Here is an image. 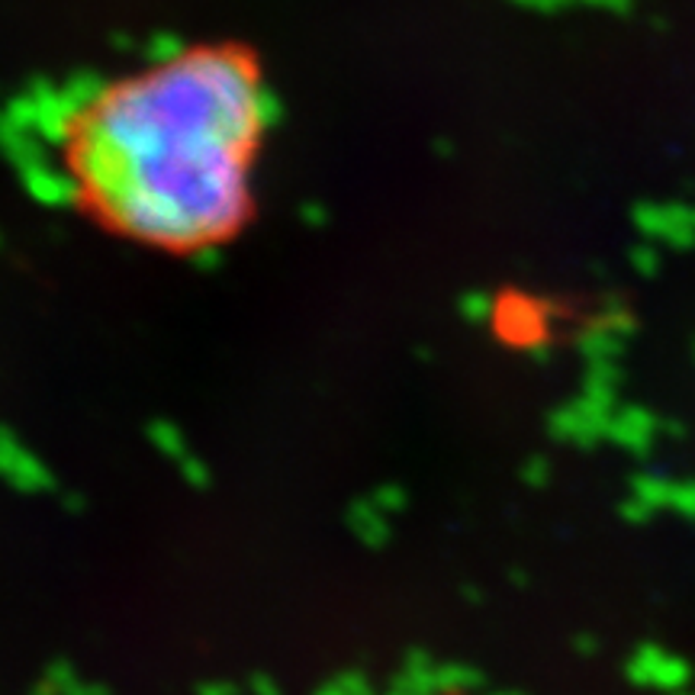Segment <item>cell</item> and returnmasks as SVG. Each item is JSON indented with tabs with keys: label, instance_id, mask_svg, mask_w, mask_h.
Masks as SVG:
<instances>
[{
	"label": "cell",
	"instance_id": "cell-1",
	"mask_svg": "<svg viewBox=\"0 0 695 695\" xmlns=\"http://www.w3.org/2000/svg\"><path fill=\"white\" fill-rule=\"evenodd\" d=\"M261 94L235 52H194L110 90L74 136L84 194L145 242L209 245L245 216Z\"/></svg>",
	"mask_w": 695,
	"mask_h": 695
},
{
	"label": "cell",
	"instance_id": "cell-2",
	"mask_svg": "<svg viewBox=\"0 0 695 695\" xmlns=\"http://www.w3.org/2000/svg\"><path fill=\"white\" fill-rule=\"evenodd\" d=\"M26 94L33 97V110H36V136L46 145H62L77 136L81 117L74 113L62 87H52L49 81H33Z\"/></svg>",
	"mask_w": 695,
	"mask_h": 695
},
{
	"label": "cell",
	"instance_id": "cell-3",
	"mask_svg": "<svg viewBox=\"0 0 695 695\" xmlns=\"http://www.w3.org/2000/svg\"><path fill=\"white\" fill-rule=\"evenodd\" d=\"M20 181L26 187V194L42 204V207L52 209H65L74 207L84 194V184L77 181V174H69V171H59L52 168L49 161H39L26 171H20Z\"/></svg>",
	"mask_w": 695,
	"mask_h": 695
},
{
	"label": "cell",
	"instance_id": "cell-4",
	"mask_svg": "<svg viewBox=\"0 0 695 695\" xmlns=\"http://www.w3.org/2000/svg\"><path fill=\"white\" fill-rule=\"evenodd\" d=\"M46 142L39 139L36 133H26V130H16L13 123H7L3 117H0V155L7 158V161H13L20 171H26V168H33V164H39V161H46Z\"/></svg>",
	"mask_w": 695,
	"mask_h": 695
},
{
	"label": "cell",
	"instance_id": "cell-5",
	"mask_svg": "<svg viewBox=\"0 0 695 695\" xmlns=\"http://www.w3.org/2000/svg\"><path fill=\"white\" fill-rule=\"evenodd\" d=\"M65 97L71 100V107H74V113L81 117V123L110 97V87H107V81L100 77V74H94V71H81V74H71L69 81H65Z\"/></svg>",
	"mask_w": 695,
	"mask_h": 695
},
{
	"label": "cell",
	"instance_id": "cell-6",
	"mask_svg": "<svg viewBox=\"0 0 695 695\" xmlns=\"http://www.w3.org/2000/svg\"><path fill=\"white\" fill-rule=\"evenodd\" d=\"M0 471L13 480V484H20V487H36L39 480H42V471H39V464L33 461V458H26L16 444H13V438L0 428Z\"/></svg>",
	"mask_w": 695,
	"mask_h": 695
},
{
	"label": "cell",
	"instance_id": "cell-7",
	"mask_svg": "<svg viewBox=\"0 0 695 695\" xmlns=\"http://www.w3.org/2000/svg\"><path fill=\"white\" fill-rule=\"evenodd\" d=\"M184 56H187V46H184V39L174 36V33H155V36L145 42V59H148L155 69H171V65H178Z\"/></svg>",
	"mask_w": 695,
	"mask_h": 695
},
{
	"label": "cell",
	"instance_id": "cell-8",
	"mask_svg": "<svg viewBox=\"0 0 695 695\" xmlns=\"http://www.w3.org/2000/svg\"><path fill=\"white\" fill-rule=\"evenodd\" d=\"M538 322H541V316L528 303H519V306L502 313V329L519 336V339H535L538 336Z\"/></svg>",
	"mask_w": 695,
	"mask_h": 695
},
{
	"label": "cell",
	"instance_id": "cell-9",
	"mask_svg": "<svg viewBox=\"0 0 695 695\" xmlns=\"http://www.w3.org/2000/svg\"><path fill=\"white\" fill-rule=\"evenodd\" d=\"M7 123H13L16 130H26V133H36V110H33V97L29 94H20V97H13L7 107H3V113H0Z\"/></svg>",
	"mask_w": 695,
	"mask_h": 695
},
{
	"label": "cell",
	"instance_id": "cell-10",
	"mask_svg": "<svg viewBox=\"0 0 695 695\" xmlns=\"http://www.w3.org/2000/svg\"><path fill=\"white\" fill-rule=\"evenodd\" d=\"M492 313H496V303H492V296L484 293V290H471V293L461 296V316H464V319H471V322H487Z\"/></svg>",
	"mask_w": 695,
	"mask_h": 695
},
{
	"label": "cell",
	"instance_id": "cell-11",
	"mask_svg": "<svg viewBox=\"0 0 695 695\" xmlns=\"http://www.w3.org/2000/svg\"><path fill=\"white\" fill-rule=\"evenodd\" d=\"M258 113H261V123H265V130H271L280 117H283V107H280V100L275 97V94H271V90H265V94H261Z\"/></svg>",
	"mask_w": 695,
	"mask_h": 695
},
{
	"label": "cell",
	"instance_id": "cell-12",
	"mask_svg": "<svg viewBox=\"0 0 695 695\" xmlns=\"http://www.w3.org/2000/svg\"><path fill=\"white\" fill-rule=\"evenodd\" d=\"M194 261H197V268H216V265H219V248H216L212 242H209V245H200Z\"/></svg>",
	"mask_w": 695,
	"mask_h": 695
},
{
	"label": "cell",
	"instance_id": "cell-13",
	"mask_svg": "<svg viewBox=\"0 0 695 695\" xmlns=\"http://www.w3.org/2000/svg\"><path fill=\"white\" fill-rule=\"evenodd\" d=\"M303 219L313 222V225H322L326 222V209L319 207V204H303Z\"/></svg>",
	"mask_w": 695,
	"mask_h": 695
},
{
	"label": "cell",
	"instance_id": "cell-14",
	"mask_svg": "<svg viewBox=\"0 0 695 695\" xmlns=\"http://www.w3.org/2000/svg\"><path fill=\"white\" fill-rule=\"evenodd\" d=\"M515 3H525V7H545V10H548V7H557L560 0H515Z\"/></svg>",
	"mask_w": 695,
	"mask_h": 695
},
{
	"label": "cell",
	"instance_id": "cell-15",
	"mask_svg": "<svg viewBox=\"0 0 695 695\" xmlns=\"http://www.w3.org/2000/svg\"><path fill=\"white\" fill-rule=\"evenodd\" d=\"M0 242H3V239H0Z\"/></svg>",
	"mask_w": 695,
	"mask_h": 695
}]
</instances>
